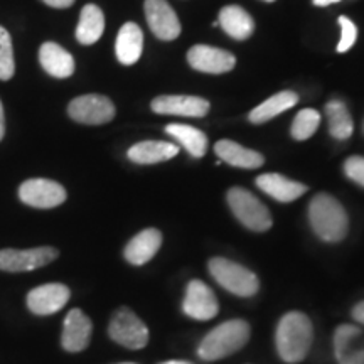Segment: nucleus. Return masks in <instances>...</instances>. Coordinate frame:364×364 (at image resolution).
<instances>
[{
	"label": "nucleus",
	"mask_w": 364,
	"mask_h": 364,
	"mask_svg": "<svg viewBox=\"0 0 364 364\" xmlns=\"http://www.w3.org/2000/svg\"><path fill=\"white\" fill-rule=\"evenodd\" d=\"M70 289L63 284H46L27 294V307L36 316H51L61 311L70 300Z\"/></svg>",
	"instance_id": "9b49d317"
},
{
	"label": "nucleus",
	"mask_w": 364,
	"mask_h": 364,
	"mask_svg": "<svg viewBox=\"0 0 364 364\" xmlns=\"http://www.w3.org/2000/svg\"><path fill=\"white\" fill-rule=\"evenodd\" d=\"M152 110L159 115H179V117H206L209 112V102L199 97L188 95H164L154 100Z\"/></svg>",
	"instance_id": "4468645a"
},
{
	"label": "nucleus",
	"mask_w": 364,
	"mask_h": 364,
	"mask_svg": "<svg viewBox=\"0 0 364 364\" xmlns=\"http://www.w3.org/2000/svg\"><path fill=\"white\" fill-rule=\"evenodd\" d=\"M309 221L318 238L336 243L348 235V215L343 204L331 194H317L309 204Z\"/></svg>",
	"instance_id": "f03ea898"
},
{
	"label": "nucleus",
	"mask_w": 364,
	"mask_h": 364,
	"mask_svg": "<svg viewBox=\"0 0 364 364\" xmlns=\"http://www.w3.org/2000/svg\"><path fill=\"white\" fill-rule=\"evenodd\" d=\"M91 324L90 317L80 309H73L68 312L65 318V327H63L61 344L68 353H81L88 348L91 339Z\"/></svg>",
	"instance_id": "2eb2a0df"
},
{
	"label": "nucleus",
	"mask_w": 364,
	"mask_h": 364,
	"mask_svg": "<svg viewBox=\"0 0 364 364\" xmlns=\"http://www.w3.org/2000/svg\"><path fill=\"white\" fill-rule=\"evenodd\" d=\"M218 26H221L223 31L230 38L238 41L248 39L255 31V22L252 16L238 6H228L221 9L220 17H218Z\"/></svg>",
	"instance_id": "4be33fe9"
},
{
	"label": "nucleus",
	"mask_w": 364,
	"mask_h": 364,
	"mask_svg": "<svg viewBox=\"0 0 364 364\" xmlns=\"http://www.w3.org/2000/svg\"><path fill=\"white\" fill-rule=\"evenodd\" d=\"M326 113L327 120H329V132L334 139L346 140L353 135V117L343 102H339V100H331V102L326 105Z\"/></svg>",
	"instance_id": "bb28decb"
},
{
	"label": "nucleus",
	"mask_w": 364,
	"mask_h": 364,
	"mask_svg": "<svg viewBox=\"0 0 364 364\" xmlns=\"http://www.w3.org/2000/svg\"><path fill=\"white\" fill-rule=\"evenodd\" d=\"M188 63L194 70L209 75H221L231 71L236 65V58L225 49L213 48V46L198 44L189 49Z\"/></svg>",
	"instance_id": "f8f14e48"
},
{
	"label": "nucleus",
	"mask_w": 364,
	"mask_h": 364,
	"mask_svg": "<svg viewBox=\"0 0 364 364\" xmlns=\"http://www.w3.org/2000/svg\"><path fill=\"white\" fill-rule=\"evenodd\" d=\"M318 124H321L318 112L312 110V108H306V110H300L297 113L290 132H292V136L295 140H307L316 134Z\"/></svg>",
	"instance_id": "cd10ccee"
},
{
	"label": "nucleus",
	"mask_w": 364,
	"mask_h": 364,
	"mask_svg": "<svg viewBox=\"0 0 364 364\" xmlns=\"http://www.w3.org/2000/svg\"><path fill=\"white\" fill-rule=\"evenodd\" d=\"M105 31V16L102 9L95 4H88L83 7L80 16L78 27H76V39L85 46L95 44L102 38Z\"/></svg>",
	"instance_id": "393cba45"
},
{
	"label": "nucleus",
	"mask_w": 364,
	"mask_h": 364,
	"mask_svg": "<svg viewBox=\"0 0 364 364\" xmlns=\"http://www.w3.org/2000/svg\"><path fill=\"white\" fill-rule=\"evenodd\" d=\"M182 309L196 321H209V318L216 317L220 311L215 292L201 280L189 282Z\"/></svg>",
	"instance_id": "ddd939ff"
},
{
	"label": "nucleus",
	"mask_w": 364,
	"mask_h": 364,
	"mask_svg": "<svg viewBox=\"0 0 364 364\" xmlns=\"http://www.w3.org/2000/svg\"><path fill=\"white\" fill-rule=\"evenodd\" d=\"M68 115L78 124L105 125L115 117V105L103 95H83L68 105Z\"/></svg>",
	"instance_id": "0eeeda50"
},
{
	"label": "nucleus",
	"mask_w": 364,
	"mask_h": 364,
	"mask_svg": "<svg viewBox=\"0 0 364 364\" xmlns=\"http://www.w3.org/2000/svg\"><path fill=\"white\" fill-rule=\"evenodd\" d=\"M363 132H364V124H363Z\"/></svg>",
	"instance_id": "58836bf2"
},
{
	"label": "nucleus",
	"mask_w": 364,
	"mask_h": 364,
	"mask_svg": "<svg viewBox=\"0 0 364 364\" xmlns=\"http://www.w3.org/2000/svg\"><path fill=\"white\" fill-rule=\"evenodd\" d=\"M144 49V33L135 22H127L122 26L120 33L117 36L115 53L117 59L124 66H132L142 56Z\"/></svg>",
	"instance_id": "aec40b11"
},
{
	"label": "nucleus",
	"mask_w": 364,
	"mask_h": 364,
	"mask_svg": "<svg viewBox=\"0 0 364 364\" xmlns=\"http://www.w3.org/2000/svg\"><path fill=\"white\" fill-rule=\"evenodd\" d=\"M265 2H275V0H265Z\"/></svg>",
	"instance_id": "e433bc0d"
},
{
	"label": "nucleus",
	"mask_w": 364,
	"mask_h": 364,
	"mask_svg": "<svg viewBox=\"0 0 364 364\" xmlns=\"http://www.w3.org/2000/svg\"><path fill=\"white\" fill-rule=\"evenodd\" d=\"M312 2H314V6H317V7H327V6H331V4L341 2V0H312Z\"/></svg>",
	"instance_id": "f704fd0d"
},
{
	"label": "nucleus",
	"mask_w": 364,
	"mask_h": 364,
	"mask_svg": "<svg viewBox=\"0 0 364 364\" xmlns=\"http://www.w3.org/2000/svg\"><path fill=\"white\" fill-rule=\"evenodd\" d=\"M257 186L279 203H292L307 193L306 184L287 179L282 174H262L257 177Z\"/></svg>",
	"instance_id": "6ab92c4d"
},
{
	"label": "nucleus",
	"mask_w": 364,
	"mask_h": 364,
	"mask_svg": "<svg viewBox=\"0 0 364 364\" xmlns=\"http://www.w3.org/2000/svg\"><path fill=\"white\" fill-rule=\"evenodd\" d=\"M250 339L248 322L236 318V321L223 322L215 327L203 343L199 344L198 354L204 361H218L230 354L240 351Z\"/></svg>",
	"instance_id": "7ed1b4c3"
},
{
	"label": "nucleus",
	"mask_w": 364,
	"mask_h": 364,
	"mask_svg": "<svg viewBox=\"0 0 364 364\" xmlns=\"http://www.w3.org/2000/svg\"><path fill=\"white\" fill-rule=\"evenodd\" d=\"M162 245V235L156 228H147L140 231L139 235L134 236L125 247V258L132 265H145L156 257Z\"/></svg>",
	"instance_id": "f3484780"
},
{
	"label": "nucleus",
	"mask_w": 364,
	"mask_h": 364,
	"mask_svg": "<svg viewBox=\"0 0 364 364\" xmlns=\"http://www.w3.org/2000/svg\"><path fill=\"white\" fill-rule=\"evenodd\" d=\"M179 152V147L169 142H159V140H147V142L135 144L129 149V159L135 164H159L176 157Z\"/></svg>",
	"instance_id": "5701e85b"
},
{
	"label": "nucleus",
	"mask_w": 364,
	"mask_h": 364,
	"mask_svg": "<svg viewBox=\"0 0 364 364\" xmlns=\"http://www.w3.org/2000/svg\"><path fill=\"white\" fill-rule=\"evenodd\" d=\"M39 63L49 76L58 80L70 78L75 73V59L56 43H44L41 46Z\"/></svg>",
	"instance_id": "a211bd4d"
},
{
	"label": "nucleus",
	"mask_w": 364,
	"mask_h": 364,
	"mask_svg": "<svg viewBox=\"0 0 364 364\" xmlns=\"http://www.w3.org/2000/svg\"><path fill=\"white\" fill-rule=\"evenodd\" d=\"M353 317L354 321L359 322V324H364V302H359L358 306L353 309Z\"/></svg>",
	"instance_id": "473e14b6"
},
{
	"label": "nucleus",
	"mask_w": 364,
	"mask_h": 364,
	"mask_svg": "<svg viewBox=\"0 0 364 364\" xmlns=\"http://www.w3.org/2000/svg\"><path fill=\"white\" fill-rule=\"evenodd\" d=\"M46 6L53 9H68L75 4V0H43Z\"/></svg>",
	"instance_id": "2f4dec72"
},
{
	"label": "nucleus",
	"mask_w": 364,
	"mask_h": 364,
	"mask_svg": "<svg viewBox=\"0 0 364 364\" xmlns=\"http://www.w3.org/2000/svg\"><path fill=\"white\" fill-rule=\"evenodd\" d=\"M66 189L51 179H29L19 188V199L27 206L38 209H51L61 206L66 201Z\"/></svg>",
	"instance_id": "1a4fd4ad"
},
{
	"label": "nucleus",
	"mask_w": 364,
	"mask_h": 364,
	"mask_svg": "<svg viewBox=\"0 0 364 364\" xmlns=\"http://www.w3.org/2000/svg\"><path fill=\"white\" fill-rule=\"evenodd\" d=\"M108 334L117 344L127 349H142L149 343V329L139 316L130 309L122 307L113 314Z\"/></svg>",
	"instance_id": "423d86ee"
},
{
	"label": "nucleus",
	"mask_w": 364,
	"mask_h": 364,
	"mask_svg": "<svg viewBox=\"0 0 364 364\" xmlns=\"http://www.w3.org/2000/svg\"><path fill=\"white\" fill-rule=\"evenodd\" d=\"M166 132L179 142L193 157H203L208 150V136L201 130L191 125L172 124L166 127Z\"/></svg>",
	"instance_id": "a878e982"
},
{
	"label": "nucleus",
	"mask_w": 364,
	"mask_h": 364,
	"mask_svg": "<svg viewBox=\"0 0 364 364\" xmlns=\"http://www.w3.org/2000/svg\"><path fill=\"white\" fill-rule=\"evenodd\" d=\"M161 364H191L188 361H167V363H161Z\"/></svg>",
	"instance_id": "c9c22d12"
},
{
	"label": "nucleus",
	"mask_w": 364,
	"mask_h": 364,
	"mask_svg": "<svg viewBox=\"0 0 364 364\" xmlns=\"http://www.w3.org/2000/svg\"><path fill=\"white\" fill-rule=\"evenodd\" d=\"M339 26H341V41L338 44V53H348L353 48L354 43L358 39V27L349 17L341 16L339 17Z\"/></svg>",
	"instance_id": "c756f323"
},
{
	"label": "nucleus",
	"mask_w": 364,
	"mask_h": 364,
	"mask_svg": "<svg viewBox=\"0 0 364 364\" xmlns=\"http://www.w3.org/2000/svg\"><path fill=\"white\" fill-rule=\"evenodd\" d=\"M4 135H6V115H4V105L0 102V142H2Z\"/></svg>",
	"instance_id": "72a5a7b5"
},
{
	"label": "nucleus",
	"mask_w": 364,
	"mask_h": 364,
	"mask_svg": "<svg viewBox=\"0 0 364 364\" xmlns=\"http://www.w3.org/2000/svg\"><path fill=\"white\" fill-rule=\"evenodd\" d=\"M209 273L223 289L238 295V297H252L258 292V287H260V282L252 270L240 263L228 260V258H213L209 262Z\"/></svg>",
	"instance_id": "20e7f679"
},
{
	"label": "nucleus",
	"mask_w": 364,
	"mask_h": 364,
	"mask_svg": "<svg viewBox=\"0 0 364 364\" xmlns=\"http://www.w3.org/2000/svg\"><path fill=\"white\" fill-rule=\"evenodd\" d=\"M16 75V59H14L12 38L6 27L0 26V81L12 80Z\"/></svg>",
	"instance_id": "c85d7f7f"
},
{
	"label": "nucleus",
	"mask_w": 364,
	"mask_h": 364,
	"mask_svg": "<svg viewBox=\"0 0 364 364\" xmlns=\"http://www.w3.org/2000/svg\"><path fill=\"white\" fill-rule=\"evenodd\" d=\"M215 152L221 161L233 167H240V169H258L265 162L262 154L243 147V145L236 144L233 140H220L215 145Z\"/></svg>",
	"instance_id": "412c9836"
},
{
	"label": "nucleus",
	"mask_w": 364,
	"mask_h": 364,
	"mask_svg": "<svg viewBox=\"0 0 364 364\" xmlns=\"http://www.w3.org/2000/svg\"><path fill=\"white\" fill-rule=\"evenodd\" d=\"M228 204L243 226L252 231H267L272 226V216L265 204L243 188L228 191Z\"/></svg>",
	"instance_id": "39448f33"
},
{
	"label": "nucleus",
	"mask_w": 364,
	"mask_h": 364,
	"mask_svg": "<svg viewBox=\"0 0 364 364\" xmlns=\"http://www.w3.org/2000/svg\"><path fill=\"white\" fill-rule=\"evenodd\" d=\"M334 351L338 364H364L363 332L351 324L339 326L334 334Z\"/></svg>",
	"instance_id": "dca6fc26"
},
{
	"label": "nucleus",
	"mask_w": 364,
	"mask_h": 364,
	"mask_svg": "<svg viewBox=\"0 0 364 364\" xmlns=\"http://www.w3.org/2000/svg\"><path fill=\"white\" fill-rule=\"evenodd\" d=\"M59 252L53 247H39L31 250H0V270L9 273L33 272L49 265L58 258Z\"/></svg>",
	"instance_id": "6e6552de"
},
{
	"label": "nucleus",
	"mask_w": 364,
	"mask_h": 364,
	"mask_svg": "<svg viewBox=\"0 0 364 364\" xmlns=\"http://www.w3.org/2000/svg\"><path fill=\"white\" fill-rule=\"evenodd\" d=\"M312 322L306 314L289 312L277 327V351L285 363H300L307 356L312 344Z\"/></svg>",
	"instance_id": "f257e3e1"
},
{
	"label": "nucleus",
	"mask_w": 364,
	"mask_h": 364,
	"mask_svg": "<svg viewBox=\"0 0 364 364\" xmlns=\"http://www.w3.org/2000/svg\"><path fill=\"white\" fill-rule=\"evenodd\" d=\"M124 364H134V363H124Z\"/></svg>",
	"instance_id": "4c0bfd02"
},
{
	"label": "nucleus",
	"mask_w": 364,
	"mask_h": 364,
	"mask_svg": "<svg viewBox=\"0 0 364 364\" xmlns=\"http://www.w3.org/2000/svg\"><path fill=\"white\" fill-rule=\"evenodd\" d=\"M299 102L297 93L294 91H280V93L273 95L272 98H268L267 102H263L255 107L252 112H250V122L252 124H265V122L272 120L273 117L280 115L290 108L295 107Z\"/></svg>",
	"instance_id": "b1692460"
},
{
	"label": "nucleus",
	"mask_w": 364,
	"mask_h": 364,
	"mask_svg": "<svg viewBox=\"0 0 364 364\" xmlns=\"http://www.w3.org/2000/svg\"><path fill=\"white\" fill-rule=\"evenodd\" d=\"M145 19L156 38L162 41H174L181 34V22L174 9L167 0H145Z\"/></svg>",
	"instance_id": "9d476101"
},
{
	"label": "nucleus",
	"mask_w": 364,
	"mask_h": 364,
	"mask_svg": "<svg viewBox=\"0 0 364 364\" xmlns=\"http://www.w3.org/2000/svg\"><path fill=\"white\" fill-rule=\"evenodd\" d=\"M344 172L349 179L364 188V157L354 156L344 162Z\"/></svg>",
	"instance_id": "7c9ffc66"
}]
</instances>
